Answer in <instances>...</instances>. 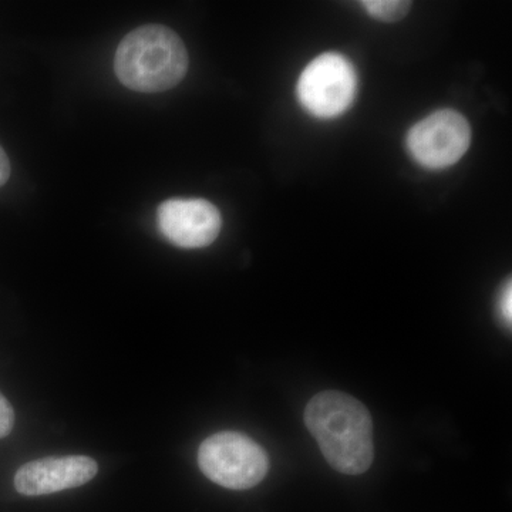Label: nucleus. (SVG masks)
Listing matches in <instances>:
<instances>
[{
    "label": "nucleus",
    "mask_w": 512,
    "mask_h": 512,
    "mask_svg": "<svg viewBox=\"0 0 512 512\" xmlns=\"http://www.w3.org/2000/svg\"><path fill=\"white\" fill-rule=\"evenodd\" d=\"M97 471L96 461L86 456L40 458L19 468L15 488L29 497L59 493L89 483Z\"/></svg>",
    "instance_id": "nucleus-7"
},
{
    "label": "nucleus",
    "mask_w": 512,
    "mask_h": 512,
    "mask_svg": "<svg viewBox=\"0 0 512 512\" xmlns=\"http://www.w3.org/2000/svg\"><path fill=\"white\" fill-rule=\"evenodd\" d=\"M471 144L466 117L454 110H440L409 131L407 148L414 160L429 170H443L458 163Z\"/></svg>",
    "instance_id": "nucleus-5"
},
{
    "label": "nucleus",
    "mask_w": 512,
    "mask_h": 512,
    "mask_svg": "<svg viewBox=\"0 0 512 512\" xmlns=\"http://www.w3.org/2000/svg\"><path fill=\"white\" fill-rule=\"evenodd\" d=\"M305 424L336 471L359 476L375 457L369 410L355 397L340 392L316 394L305 409Z\"/></svg>",
    "instance_id": "nucleus-1"
},
{
    "label": "nucleus",
    "mask_w": 512,
    "mask_h": 512,
    "mask_svg": "<svg viewBox=\"0 0 512 512\" xmlns=\"http://www.w3.org/2000/svg\"><path fill=\"white\" fill-rule=\"evenodd\" d=\"M500 308L501 318H503L505 323L511 325L512 320V289L511 282H508L507 285L504 286L503 292L500 295Z\"/></svg>",
    "instance_id": "nucleus-10"
},
{
    "label": "nucleus",
    "mask_w": 512,
    "mask_h": 512,
    "mask_svg": "<svg viewBox=\"0 0 512 512\" xmlns=\"http://www.w3.org/2000/svg\"><path fill=\"white\" fill-rule=\"evenodd\" d=\"M303 109L318 119L339 117L352 106L357 94V73L339 53H323L303 69L296 86Z\"/></svg>",
    "instance_id": "nucleus-4"
},
{
    "label": "nucleus",
    "mask_w": 512,
    "mask_h": 512,
    "mask_svg": "<svg viewBox=\"0 0 512 512\" xmlns=\"http://www.w3.org/2000/svg\"><path fill=\"white\" fill-rule=\"evenodd\" d=\"M15 424V412L8 400L0 393V439L9 436Z\"/></svg>",
    "instance_id": "nucleus-9"
},
{
    "label": "nucleus",
    "mask_w": 512,
    "mask_h": 512,
    "mask_svg": "<svg viewBox=\"0 0 512 512\" xmlns=\"http://www.w3.org/2000/svg\"><path fill=\"white\" fill-rule=\"evenodd\" d=\"M114 70L127 89L161 93L183 82L188 52L173 29L163 25L141 26L121 40Z\"/></svg>",
    "instance_id": "nucleus-2"
},
{
    "label": "nucleus",
    "mask_w": 512,
    "mask_h": 512,
    "mask_svg": "<svg viewBox=\"0 0 512 512\" xmlns=\"http://www.w3.org/2000/svg\"><path fill=\"white\" fill-rule=\"evenodd\" d=\"M10 171H12V168H10L9 157L6 156L5 150L0 146V187L8 183Z\"/></svg>",
    "instance_id": "nucleus-11"
},
{
    "label": "nucleus",
    "mask_w": 512,
    "mask_h": 512,
    "mask_svg": "<svg viewBox=\"0 0 512 512\" xmlns=\"http://www.w3.org/2000/svg\"><path fill=\"white\" fill-rule=\"evenodd\" d=\"M362 5L377 20L397 22L409 13L412 3L403 0H366Z\"/></svg>",
    "instance_id": "nucleus-8"
},
{
    "label": "nucleus",
    "mask_w": 512,
    "mask_h": 512,
    "mask_svg": "<svg viewBox=\"0 0 512 512\" xmlns=\"http://www.w3.org/2000/svg\"><path fill=\"white\" fill-rule=\"evenodd\" d=\"M198 464L205 477L229 490H249L269 471L264 448L237 431L208 437L198 451Z\"/></svg>",
    "instance_id": "nucleus-3"
},
{
    "label": "nucleus",
    "mask_w": 512,
    "mask_h": 512,
    "mask_svg": "<svg viewBox=\"0 0 512 512\" xmlns=\"http://www.w3.org/2000/svg\"><path fill=\"white\" fill-rule=\"evenodd\" d=\"M157 225L161 235L175 247L204 248L220 235L221 212L202 198H173L158 207Z\"/></svg>",
    "instance_id": "nucleus-6"
}]
</instances>
